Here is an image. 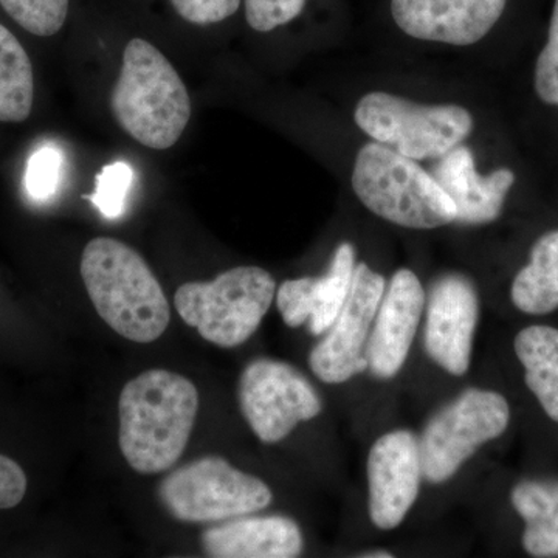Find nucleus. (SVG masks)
Returning a JSON list of instances; mask_svg holds the SVG:
<instances>
[{
  "mask_svg": "<svg viewBox=\"0 0 558 558\" xmlns=\"http://www.w3.org/2000/svg\"><path fill=\"white\" fill-rule=\"evenodd\" d=\"M199 411L193 381L167 369H149L120 395V450L135 472L156 475L182 457Z\"/></svg>",
  "mask_w": 558,
  "mask_h": 558,
  "instance_id": "nucleus-1",
  "label": "nucleus"
},
{
  "mask_svg": "<svg viewBox=\"0 0 558 558\" xmlns=\"http://www.w3.org/2000/svg\"><path fill=\"white\" fill-rule=\"evenodd\" d=\"M355 269V250L349 242L337 247L325 277L289 279L277 292L279 314L289 328L310 323L311 332L322 336L343 310Z\"/></svg>",
  "mask_w": 558,
  "mask_h": 558,
  "instance_id": "nucleus-15",
  "label": "nucleus"
},
{
  "mask_svg": "<svg viewBox=\"0 0 558 558\" xmlns=\"http://www.w3.org/2000/svg\"><path fill=\"white\" fill-rule=\"evenodd\" d=\"M62 167V153L54 146H43L33 154L25 171V189L32 199L49 201L54 196L60 189Z\"/></svg>",
  "mask_w": 558,
  "mask_h": 558,
  "instance_id": "nucleus-24",
  "label": "nucleus"
},
{
  "mask_svg": "<svg viewBox=\"0 0 558 558\" xmlns=\"http://www.w3.org/2000/svg\"><path fill=\"white\" fill-rule=\"evenodd\" d=\"M35 101L33 64L20 39L0 24V121L22 123Z\"/></svg>",
  "mask_w": 558,
  "mask_h": 558,
  "instance_id": "nucleus-20",
  "label": "nucleus"
},
{
  "mask_svg": "<svg viewBox=\"0 0 558 558\" xmlns=\"http://www.w3.org/2000/svg\"><path fill=\"white\" fill-rule=\"evenodd\" d=\"M202 548L216 558H292L303 550V534L288 517H240L205 531Z\"/></svg>",
  "mask_w": 558,
  "mask_h": 558,
  "instance_id": "nucleus-17",
  "label": "nucleus"
},
{
  "mask_svg": "<svg viewBox=\"0 0 558 558\" xmlns=\"http://www.w3.org/2000/svg\"><path fill=\"white\" fill-rule=\"evenodd\" d=\"M534 86L539 100L558 108V0L550 14L548 40L535 64Z\"/></svg>",
  "mask_w": 558,
  "mask_h": 558,
  "instance_id": "nucleus-25",
  "label": "nucleus"
},
{
  "mask_svg": "<svg viewBox=\"0 0 558 558\" xmlns=\"http://www.w3.org/2000/svg\"><path fill=\"white\" fill-rule=\"evenodd\" d=\"M523 548L532 557H558V513L549 519L526 524L523 532Z\"/></svg>",
  "mask_w": 558,
  "mask_h": 558,
  "instance_id": "nucleus-28",
  "label": "nucleus"
},
{
  "mask_svg": "<svg viewBox=\"0 0 558 558\" xmlns=\"http://www.w3.org/2000/svg\"><path fill=\"white\" fill-rule=\"evenodd\" d=\"M81 277L95 311L110 329L153 343L170 325L167 295L138 252L113 238H97L81 258Z\"/></svg>",
  "mask_w": 558,
  "mask_h": 558,
  "instance_id": "nucleus-2",
  "label": "nucleus"
},
{
  "mask_svg": "<svg viewBox=\"0 0 558 558\" xmlns=\"http://www.w3.org/2000/svg\"><path fill=\"white\" fill-rule=\"evenodd\" d=\"M110 108L123 131L146 148L170 149L191 119L185 84L168 58L148 40H130Z\"/></svg>",
  "mask_w": 558,
  "mask_h": 558,
  "instance_id": "nucleus-3",
  "label": "nucleus"
},
{
  "mask_svg": "<svg viewBox=\"0 0 558 558\" xmlns=\"http://www.w3.org/2000/svg\"><path fill=\"white\" fill-rule=\"evenodd\" d=\"M159 497L170 515L185 523L240 519L266 509L274 499L263 480L219 457L201 458L175 469L161 481Z\"/></svg>",
  "mask_w": 558,
  "mask_h": 558,
  "instance_id": "nucleus-7",
  "label": "nucleus"
},
{
  "mask_svg": "<svg viewBox=\"0 0 558 558\" xmlns=\"http://www.w3.org/2000/svg\"><path fill=\"white\" fill-rule=\"evenodd\" d=\"M363 557H371V558H377V557H380V558H389V557H392V556H391V554L384 553V550H379V553L366 554V556H363Z\"/></svg>",
  "mask_w": 558,
  "mask_h": 558,
  "instance_id": "nucleus-30",
  "label": "nucleus"
},
{
  "mask_svg": "<svg viewBox=\"0 0 558 558\" xmlns=\"http://www.w3.org/2000/svg\"><path fill=\"white\" fill-rule=\"evenodd\" d=\"M510 407L505 396L470 388L435 414L418 440L422 472L429 483L450 480L481 446L508 428Z\"/></svg>",
  "mask_w": 558,
  "mask_h": 558,
  "instance_id": "nucleus-8",
  "label": "nucleus"
},
{
  "mask_svg": "<svg viewBox=\"0 0 558 558\" xmlns=\"http://www.w3.org/2000/svg\"><path fill=\"white\" fill-rule=\"evenodd\" d=\"M433 178L457 207V220L469 226L494 222L501 215L515 174L501 168L488 175L476 171L472 149L458 145L439 157Z\"/></svg>",
  "mask_w": 558,
  "mask_h": 558,
  "instance_id": "nucleus-16",
  "label": "nucleus"
},
{
  "mask_svg": "<svg viewBox=\"0 0 558 558\" xmlns=\"http://www.w3.org/2000/svg\"><path fill=\"white\" fill-rule=\"evenodd\" d=\"M277 292L269 271L234 267L209 282H185L174 296L180 318L220 348L245 343L259 328Z\"/></svg>",
  "mask_w": 558,
  "mask_h": 558,
  "instance_id": "nucleus-5",
  "label": "nucleus"
},
{
  "mask_svg": "<svg viewBox=\"0 0 558 558\" xmlns=\"http://www.w3.org/2000/svg\"><path fill=\"white\" fill-rule=\"evenodd\" d=\"M478 315V293L469 278L449 274L436 279L427 301L425 349L451 376L469 371Z\"/></svg>",
  "mask_w": 558,
  "mask_h": 558,
  "instance_id": "nucleus-11",
  "label": "nucleus"
},
{
  "mask_svg": "<svg viewBox=\"0 0 558 558\" xmlns=\"http://www.w3.org/2000/svg\"><path fill=\"white\" fill-rule=\"evenodd\" d=\"M425 292L413 271L400 269L389 281L374 318L366 360L379 379H391L402 369L416 337Z\"/></svg>",
  "mask_w": 558,
  "mask_h": 558,
  "instance_id": "nucleus-14",
  "label": "nucleus"
},
{
  "mask_svg": "<svg viewBox=\"0 0 558 558\" xmlns=\"http://www.w3.org/2000/svg\"><path fill=\"white\" fill-rule=\"evenodd\" d=\"M354 120L371 138L413 160L444 156L473 131L472 113L462 106L418 105L387 92L366 94Z\"/></svg>",
  "mask_w": 558,
  "mask_h": 558,
  "instance_id": "nucleus-6",
  "label": "nucleus"
},
{
  "mask_svg": "<svg viewBox=\"0 0 558 558\" xmlns=\"http://www.w3.org/2000/svg\"><path fill=\"white\" fill-rule=\"evenodd\" d=\"M27 476L16 461L0 454V509H13L24 499Z\"/></svg>",
  "mask_w": 558,
  "mask_h": 558,
  "instance_id": "nucleus-29",
  "label": "nucleus"
},
{
  "mask_svg": "<svg viewBox=\"0 0 558 558\" xmlns=\"http://www.w3.org/2000/svg\"><path fill=\"white\" fill-rule=\"evenodd\" d=\"M134 183V170L124 161L106 165L97 175V185L87 199L106 219L120 218L126 208L128 194Z\"/></svg>",
  "mask_w": 558,
  "mask_h": 558,
  "instance_id": "nucleus-22",
  "label": "nucleus"
},
{
  "mask_svg": "<svg viewBox=\"0 0 558 558\" xmlns=\"http://www.w3.org/2000/svg\"><path fill=\"white\" fill-rule=\"evenodd\" d=\"M240 403L245 421L263 442L288 438L300 422L317 417L322 399L311 381L278 360H253L240 377Z\"/></svg>",
  "mask_w": 558,
  "mask_h": 558,
  "instance_id": "nucleus-9",
  "label": "nucleus"
},
{
  "mask_svg": "<svg viewBox=\"0 0 558 558\" xmlns=\"http://www.w3.org/2000/svg\"><path fill=\"white\" fill-rule=\"evenodd\" d=\"M242 0H171L179 16L191 24H218L240 10Z\"/></svg>",
  "mask_w": 558,
  "mask_h": 558,
  "instance_id": "nucleus-27",
  "label": "nucleus"
},
{
  "mask_svg": "<svg viewBox=\"0 0 558 558\" xmlns=\"http://www.w3.org/2000/svg\"><path fill=\"white\" fill-rule=\"evenodd\" d=\"M510 501L526 524L557 515L558 481H521L512 488Z\"/></svg>",
  "mask_w": 558,
  "mask_h": 558,
  "instance_id": "nucleus-23",
  "label": "nucleus"
},
{
  "mask_svg": "<svg viewBox=\"0 0 558 558\" xmlns=\"http://www.w3.org/2000/svg\"><path fill=\"white\" fill-rule=\"evenodd\" d=\"M510 299L517 310L529 315H546L557 310L558 230L535 242L527 266L513 279Z\"/></svg>",
  "mask_w": 558,
  "mask_h": 558,
  "instance_id": "nucleus-19",
  "label": "nucleus"
},
{
  "mask_svg": "<svg viewBox=\"0 0 558 558\" xmlns=\"http://www.w3.org/2000/svg\"><path fill=\"white\" fill-rule=\"evenodd\" d=\"M11 20L40 38L57 35L65 24L69 0H0Z\"/></svg>",
  "mask_w": 558,
  "mask_h": 558,
  "instance_id": "nucleus-21",
  "label": "nucleus"
},
{
  "mask_svg": "<svg viewBox=\"0 0 558 558\" xmlns=\"http://www.w3.org/2000/svg\"><path fill=\"white\" fill-rule=\"evenodd\" d=\"M384 292L381 275L365 263L355 266L343 310L310 354L312 373L319 380L343 384L368 369L366 344Z\"/></svg>",
  "mask_w": 558,
  "mask_h": 558,
  "instance_id": "nucleus-10",
  "label": "nucleus"
},
{
  "mask_svg": "<svg viewBox=\"0 0 558 558\" xmlns=\"http://www.w3.org/2000/svg\"><path fill=\"white\" fill-rule=\"evenodd\" d=\"M509 0H389L391 20L414 39L473 46L501 21Z\"/></svg>",
  "mask_w": 558,
  "mask_h": 558,
  "instance_id": "nucleus-12",
  "label": "nucleus"
},
{
  "mask_svg": "<svg viewBox=\"0 0 558 558\" xmlns=\"http://www.w3.org/2000/svg\"><path fill=\"white\" fill-rule=\"evenodd\" d=\"M422 476L413 433L396 429L377 439L368 457L371 521L385 531L398 527L416 502Z\"/></svg>",
  "mask_w": 558,
  "mask_h": 558,
  "instance_id": "nucleus-13",
  "label": "nucleus"
},
{
  "mask_svg": "<svg viewBox=\"0 0 558 558\" xmlns=\"http://www.w3.org/2000/svg\"><path fill=\"white\" fill-rule=\"evenodd\" d=\"M515 354L524 366V380L539 405L558 422V329L529 326L515 337Z\"/></svg>",
  "mask_w": 558,
  "mask_h": 558,
  "instance_id": "nucleus-18",
  "label": "nucleus"
},
{
  "mask_svg": "<svg viewBox=\"0 0 558 558\" xmlns=\"http://www.w3.org/2000/svg\"><path fill=\"white\" fill-rule=\"evenodd\" d=\"M306 3L307 0H244L245 20L255 32H274L295 21Z\"/></svg>",
  "mask_w": 558,
  "mask_h": 558,
  "instance_id": "nucleus-26",
  "label": "nucleus"
},
{
  "mask_svg": "<svg viewBox=\"0 0 558 558\" xmlns=\"http://www.w3.org/2000/svg\"><path fill=\"white\" fill-rule=\"evenodd\" d=\"M351 183L369 211L396 226L432 230L457 220V207L436 179L381 143L359 150Z\"/></svg>",
  "mask_w": 558,
  "mask_h": 558,
  "instance_id": "nucleus-4",
  "label": "nucleus"
}]
</instances>
